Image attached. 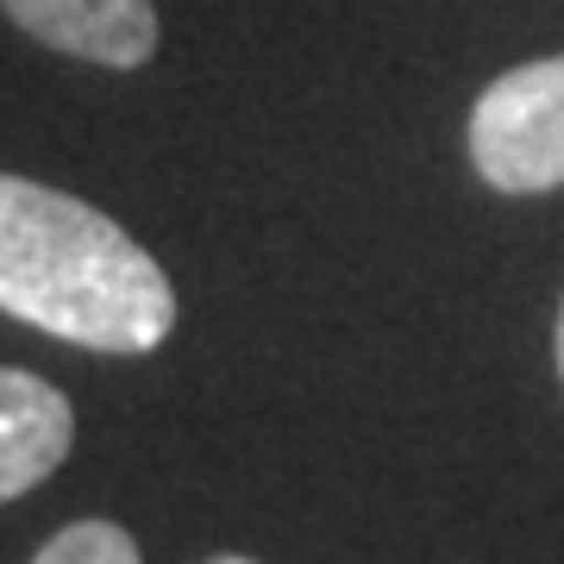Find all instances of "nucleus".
Listing matches in <instances>:
<instances>
[{"label": "nucleus", "instance_id": "7ed1b4c3", "mask_svg": "<svg viewBox=\"0 0 564 564\" xmlns=\"http://www.w3.org/2000/svg\"><path fill=\"white\" fill-rule=\"evenodd\" d=\"M0 13L63 57L139 69L158 51V0H0Z\"/></svg>", "mask_w": 564, "mask_h": 564}, {"label": "nucleus", "instance_id": "0eeeda50", "mask_svg": "<svg viewBox=\"0 0 564 564\" xmlns=\"http://www.w3.org/2000/svg\"><path fill=\"white\" fill-rule=\"evenodd\" d=\"M207 564H258V558H232V552H226V558H207Z\"/></svg>", "mask_w": 564, "mask_h": 564}, {"label": "nucleus", "instance_id": "423d86ee", "mask_svg": "<svg viewBox=\"0 0 564 564\" xmlns=\"http://www.w3.org/2000/svg\"><path fill=\"white\" fill-rule=\"evenodd\" d=\"M552 358H558V383H564V302H558V326H552Z\"/></svg>", "mask_w": 564, "mask_h": 564}, {"label": "nucleus", "instance_id": "f257e3e1", "mask_svg": "<svg viewBox=\"0 0 564 564\" xmlns=\"http://www.w3.org/2000/svg\"><path fill=\"white\" fill-rule=\"evenodd\" d=\"M0 314L82 351L144 358L176 326V289L101 207L0 170Z\"/></svg>", "mask_w": 564, "mask_h": 564}, {"label": "nucleus", "instance_id": "39448f33", "mask_svg": "<svg viewBox=\"0 0 564 564\" xmlns=\"http://www.w3.org/2000/svg\"><path fill=\"white\" fill-rule=\"evenodd\" d=\"M32 564H144V558H139V540L120 521H69L63 533H51L39 545Z\"/></svg>", "mask_w": 564, "mask_h": 564}, {"label": "nucleus", "instance_id": "f03ea898", "mask_svg": "<svg viewBox=\"0 0 564 564\" xmlns=\"http://www.w3.org/2000/svg\"><path fill=\"white\" fill-rule=\"evenodd\" d=\"M470 163L502 195L564 188V57L521 63L477 95Z\"/></svg>", "mask_w": 564, "mask_h": 564}, {"label": "nucleus", "instance_id": "20e7f679", "mask_svg": "<svg viewBox=\"0 0 564 564\" xmlns=\"http://www.w3.org/2000/svg\"><path fill=\"white\" fill-rule=\"evenodd\" d=\"M76 445V414L32 370L0 364V502L39 489Z\"/></svg>", "mask_w": 564, "mask_h": 564}]
</instances>
